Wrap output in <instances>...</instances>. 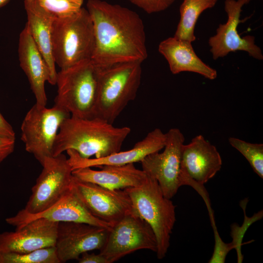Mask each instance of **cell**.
I'll list each match as a JSON object with an SVG mask.
<instances>
[{
    "label": "cell",
    "instance_id": "cell-1",
    "mask_svg": "<svg viewBox=\"0 0 263 263\" xmlns=\"http://www.w3.org/2000/svg\"><path fill=\"white\" fill-rule=\"evenodd\" d=\"M87 10L94 26L95 65L105 68L147 58L144 25L136 12L101 0H88Z\"/></svg>",
    "mask_w": 263,
    "mask_h": 263
},
{
    "label": "cell",
    "instance_id": "cell-2",
    "mask_svg": "<svg viewBox=\"0 0 263 263\" xmlns=\"http://www.w3.org/2000/svg\"><path fill=\"white\" fill-rule=\"evenodd\" d=\"M131 131L129 127H116L97 117L70 116L59 127L52 156L72 150L84 158L105 157L120 150Z\"/></svg>",
    "mask_w": 263,
    "mask_h": 263
},
{
    "label": "cell",
    "instance_id": "cell-3",
    "mask_svg": "<svg viewBox=\"0 0 263 263\" xmlns=\"http://www.w3.org/2000/svg\"><path fill=\"white\" fill-rule=\"evenodd\" d=\"M101 69L91 60L60 69L56 75L57 91L54 105L66 110L72 116L94 117Z\"/></svg>",
    "mask_w": 263,
    "mask_h": 263
},
{
    "label": "cell",
    "instance_id": "cell-4",
    "mask_svg": "<svg viewBox=\"0 0 263 263\" xmlns=\"http://www.w3.org/2000/svg\"><path fill=\"white\" fill-rule=\"evenodd\" d=\"M133 210L151 227L157 240V257L164 258L176 222L175 206L166 197L157 182L148 175L141 185L125 188Z\"/></svg>",
    "mask_w": 263,
    "mask_h": 263
},
{
    "label": "cell",
    "instance_id": "cell-5",
    "mask_svg": "<svg viewBox=\"0 0 263 263\" xmlns=\"http://www.w3.org/2000/svg\"><path fill=\"white\" fill-rule=\"evenodd\" d=\"M141 63L125 62L102 68L94 117L113 124L135 98L141 82Z\"/></svg>",
    "mask_w": 263,
    "mask_h": 263
},
{
    "label": "cell",
    "instance_id": "cell-6",
    "mask_svg": "<svg viewBox=\"0 0 263 263\" xmlns=\"http://www.w3.org/2000/svg\"><path fill=\"white\" fill-rule=\"evenodd\" d=\"M52 44L55 63L60 69L91 60L94 36L93 21L87 9L82 7L73 16L54 20Z\"/></svg>",
    "mask_w": 263,
    "mask_h": 263
},
{
    "label": "cell",
    "instance_id": "cell-7",
    "mask_svg": "<svg viewBox=\"0 0 263 263\" xmlns=\"http://www.w3.org/2000/svg\"><path fill=\"white\" fill-rule=\"evenodd\" d=\"M70 116L56 106L48 108L36 103L26 114L21 125V140L26 150L41 165L46 157L52 156L59 127Z\"/></svg>",
    "mask_w": 263,
    "mask_h": 263
},
{
    "label": "cell",
    "instance_id": "cell-8",
    "mask_svg": "<svg viewBox=\"0 0 263 263\" xmlns=\"http://www.w3.org/2000/svg\"><path fill=\"white\" fill-rule=\"evenodd\" d=\"M41 165L42 171L22 209L29 214L38 213L50 207L73 187V170L68 158L63 153L46 157Z\"/></svg>",
    "mask_w": 263,
    "mask_h": 263
},
{
    "label": "cell",
    "instance_id": "cell-9",
    "mask_svg": "<svg viewBox=\"0 0 263 263\" xmlns=\"http://www.w3.org/2000/svg\"><path fill=\"white\" fill-rule=\"evenodd\" d=\"M141 249L156 252L157 240L150 226L133 210L112 227L99 253L113 263Z\"/></svg>",
    "mask_w": 263,
    "mask_h": 263
},
{
    "label": "cell",
    "instance_id": "cell-10",
    "mask_svg": "<svg viewBox=\"0 0 263 263\" xmlns=\"http://www.w3.org/2000/svg\"><path fill=\"white\" fill-rule=\"evenodd\" d=\"M166 135L164 151L150 154L140 162L142 170L157 181L164 195L171 199L182 186L181 150L185 137L176 128L169 129Z\"/></svg>",
    "mask_w": 263,
    "mask_h": 263
},
{
    "label": "cell",
    "instance_id": "cell-11",
    "mask_svg": "<svg viewBox=\"0 0 263 263\" xmlns=\"http://www.w3.org/2000/svg\"><path fill=\"white\" fill-rule=\"evenodd\" d=\"M73 189L93 216L112 226L133 210L131 200L124 189H111L74 176Z\"/></svg>",
    "mask_w": 263,
    "mask_h": 263
},
{
    "label": "cell",
    "instance_id": "cell-12",
    "mask_svg": "<svg viewBox=\"0 0 263 263\" xmlns=\"http://www.w3.org/2000/svg\"><path fill=\"white\" fill-rule=\"evenodd\" d=\"M222 160L215 146L198 135L181 150L182 186L190 185L199 190L221 169Z\"/></svg>",
    "mask_w": 263,
    "mask_h": 263
},
{
    "label": "cell",
    "instance_id": "cell-13",
    "mask_svg": "<svg viewBox=\"0 0 263 263\" xmlns=\"http://www.w3.org/2000/svg\"><path fill=\"white\" fill-rule=\"evenodd\" d=\"M251 0H225V10L227 15V22L220 24L216 34L210 37L208 44L213 58L223 57L229 53L243 51L258 60L263 59L261 48L255 43L252 36L242 37L237 31L238 24L242 21L240 19L242 8Z\"/></svg>",
    "mask_w": 263,
    "mask_h": 263
},
{
    "label": "cell",
    "instance_id": "cell-14",
    "mask_svg": "<svg viewBox=\"0 0 263 263\" xmlns=\"http://www.w3.org/2000/svg\"><path fill=\"white\" fill-rule=\"evenodd\" d=\"M110 229L86 223L59 222L55 247L60 263L77 260L81 255L104 246Z\"/></svg>",
    "mask_w": 263,
    "mask_h": 263
},
{
    "label": "cell",
    "instance_id": "cell-15",
    "mask_svg": "<svg viewBox=\"0 0 263 263\" xmlns=\"http://www.w3.org/2000/svg\"><path fill=\"white\" fill-rule=\"evenodd\" d=\"M58 224L39 218L17 227L14 232L0 233V253H25L55 246Z\"/></svg>",
    "mask_w": 263,
    "mask_h": 263
},
{
    "label": "cell",
    "instance_id": "cell-16",
    "mask_svg": "<svg viewBox=\"0 0 263 263\" xmlns=\"http://www.w3.org/2000/svg\"><path fill=\"white\" fill-rule=\"evenodd\" d=\"M44 218L55 222L86 223L111 229L112 226L93 216L74 192L73 187L50 207L38 213L29 214L22 209L15 215L5 219L6 222L16 227L32 220Z\"/></svg>",
    "mask_w": 263,
    "mask_h": 263
},
{
    "label": "cell",
    "instance_id": "cell-17",
    "mask_svg": "<svg viewBox=\"0 0 263 263\" xmlns=\"http://www.w3.org/2000/svg\"><path fill=\"white\" fill-rule=\"evenodd\" d=\"M166 133L161 129L155 128L149 132L133 148L126 151H119L101 158H84L72 150H66L69 156V163L72 170L86 167H99L104 165L119 166L141 162L150 154L158 152L164 149Z\"/></svg>",
    "mask_w": 263,
    "mask_h": 263
},
{
    "label": "cell",
    "instance_id": "cell-18",
    "mask_svg": "<svg viewBox=\"0 0 263 263\" xmlns=\"http://www.w3.org/2000/svg\"><path fill=\"white\" fill-rule=\"evenodd\" d=\"M18 54L20 66L27 76L36 98V104L46 106L47 98L45 83L47 81L50 84L51 75L26 24L19 35Z\"/></svg>",
    "mask_w": 263,
    "mask_h": 263
},
{
    "label": "cell",
    "instance_id": "cell-19",
    "mask_svg": "<svg viewBox=\"0 0 263 263\" xmlns=\"http://www.w3.org/2000/svg\"><path fill=\"white\" fill-rule=\"evenodd\" d=\"M99 170L86 167L74 169L75 178L111 189H120L138 186L142 184L148 175L142 169L135 168L133 163L124 165H104Z\"/></svg>",
    "mask_w": 263,
    "mask_h": 263
},
{
    "label": "cell",
    "instance_id": "cell-20",
    "mask_svg": "<svg viewBox=\"0 0 263 263\" xmlns=\"http://www.w3.org/2000/svg\"><path fill=\"white\" fill-rule=\"evenodd\" d=\"M158 51L167 60L173 74L193 72L210 80L215 79L217 76L216 70L198 56L191 42L170 37L160 43Z\"/></svg>",
    "mask_w": 263,
    "mask_h": 263
},
{
    "label": "cell",
    "instance_id": "cell-21",
    "mask_svg": "<svg viewBox=\"0 0 263 263\" xmlns=\"http://www.w3.org/2000/svg\"><path fill=\"white\" fill-rule=\"evenodd\" d=\"M27 25L31 36L48 67L51 85H56L57 72L52 44L54 19L38 4L37 0H24Z\"/></svg>",
    "mask_w": 263,
    "mask_h": 263
},
{
    "label": "cell",
    "instance_id": "cell-22",
    "mask_svg": "<svg viewBox=\"0 0 263 263\" xmlns=\"http://www.w3.org/2000/svg\"><path fill=\"white\" fill-rule=\"evenodd\" d=\"M218 0H184L180 7V19L174 37L189 42L195 40L194 29L201 14L213 7Z\"/></svg>",
    "mask_w": 263,
    "mask_h": 263
},
{
    "label": "cell",
    "instance_id": "cell-23",
    "mask_svg": "<svg viewBox=\"0 0 263 263\" xmlns=\"http://www.w3.org/2000/svg\"><path fill=\"white\" fill-rule=\"evenodd\" d=\"M55 246L25 253H0V263H60Z\"/></svg>",
    "mask_w": 263,
    "mask_h": 263
},
{
    "label": "cell",
    "instance_id": "cell-24",
    "mask_svg": "<svg viewBox=\"0 0 263 263\" xmlns=\"http://www.w3.org/2000/svg\"><path fill=\"white\" fill-rule=\"evenodd\" d=\"M228 142L246 158L254 171L263 178V144L251 143L232 137L228 138Z\"/></svg>",
    "mask_w": 263,
    "mask_h": 263
},
{
    "label": "cell",
    "instance_id": "cell-25",
    "mask_svg": "<svg viewBox=\"0 0 263 263\" xmlns=\"http://www.w3.org/2000/svg\"><path fill=\"white\" fill-rule=\"evenodd\" d=\"M39 5L55 20L71 17L82 8L83 0H37Z\"/></svg>",
    "mask_w": 263,
    "mask_h": 263
},
{
    "label": "cell",
    "instance_id": "cell-26",
    "mask_svg": "<svg viewBox=\"0 0 263 263\" xmlns=\"http://www.w3.org/2000/svg\"><path fill=\"white\" fill-rule=\"evenodd\" d=\"M244 222L243 226L240 227L237 225H235V224L231 225V235L233 238L231 243L237 252L238 263H242L243 259V256L241 253V246L244 234L252 223L262 219L263 211H260L258 213L255 214L252 218L247 217L245 214H244Z\"/></svg>",
    "mask_w": 263,
    "mask_h": 263
},
{
    "label": "cell",
    "instance_id": "cell-27",
    "mask_svg": "<svg viewBox=\"0 0 263 263\" xmlns=\"http://www.w3.org/2000/svg\"><path fill=\"white\" fill-rule=\"evenodd\" d=\"M214 232L215 239L214 251L208 263H224L227 254L231 250L234 248V246L232 243L228 244L224 243L216 228L214 230Z\"/></svg>",
    "mask_w": 263,
    "mask_h": 263
},
{
    "label": "cell",
    "instance_id": "cell-28",
    "mask_svg": "<svg viewBox=\"0 0 263 263\" xmlns=\"http://www.w3.org/2000/svg\"><path fill=\"white\" fill-rule=\"evenodd\" d=\"M149 14L164 11L175 0H129Z\"/></svg>",
    "mask_w": 263,
    "mask_h": 263
},
{
    "label": "cell",
    "instance_id": "cell-29",
    "mask_svg": "<svg viewBox=\"0 0 263 263\" xmlns=\"http://www.w3.org/2000/svg\"><path fill=\"white\" fill-rule=\"evenodd\" d=\"M15 139L0 135V164L14 150Z\"/></svg>",
    "mask_w": 263,
    "mask_h": 263
},
{
    "label": "cell",
    "instance_id": "cell-30",
    "mask_svg": "<svg viewBox=\"0 0 263 263\" xmlns=\"http://www.w3.org/2000/svg\"><path fill=\"white\" fill-rule=\"evenodd\" d=\"M77 261L79 263H108L106 259L100 253L89 254L88 252L82 253Z\"/></svg>",
    "mask_w": 263,
    "mask_h": 263
},
{
    "label": "cell",
    "instance_id": "cell-31",
    "mask_svg": "<svg viewBox=\"0 0 263 263\" xmlns=\"http://www.w3.org/2000/svg\"><path fill=\"white\" fill-rule=\"evenodd\" d=\"M0 135L15 139V132L12 126L0 113Z\"/></svg>",
    "mask_w": 263,
    "mask_h": 263
},
{
    "label": "cell",
    "instance_id": "cell-32",
    "mask_svg": "<svg viewBox=\"0 0 263 263\" xmlns=\"http://www.w3.org/2000/svg\"><path fill=\"white\" fill-rule=\"evenodd\" d=\"M9 0H0V7L5 5Z\"/></svg>",
    "mask_w": 263,
    "mask_h": 263
}]
</instances>
